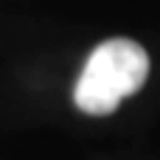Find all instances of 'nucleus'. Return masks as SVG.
<instances>
[{
	"label": "nucleus",
	"instance_id": "nucleus-1",
	"mask_svg": "<svg viewBox=\"0 0 160 160\" xmlns=\"http://www.w3.org/2000/svg\"><path fill=\"white\" fill-rule=\"evenodd\" d=\"M146 76H149V56L138 42L107 39L90 53L76 82L73 98L79 110L90 115H107L127 96L138 93Z\"/></svg>",
	"mask_w": 160,
	"mask_h": 160
}]
</instances>
